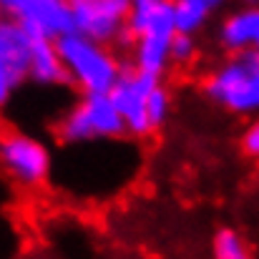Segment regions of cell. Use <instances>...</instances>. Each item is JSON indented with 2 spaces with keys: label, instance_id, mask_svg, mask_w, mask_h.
<instances>
[{
  "label": "cell",
  "instance_id": "obj_14",
  "mask_svg": "<svg viewBox=\"0 0 259 259\" xmlns=\"http://www.w3.org/2000/svg\"><path fill=\"white\" fill-rule=\"evenodd\" d=\"M171 111H174V96H171V88L164 86V81H159L156 88L151 91L149 96V106H146V121H149V131L156 134L161 131L169 118H171Z\"/></svg>",
  "mask_w": 259,
  "mask_h": 259
},
{
  "label": "cell",
  "instance_id": "obj_9",
  "mask_svg": "<svg viewBox=\"0 0 259 259\" xmlns=\"http://www.w3.org/2000/svg\"><path fill=\"white\" fill-rule=\"evenodd\" d=\"M217 43L227 56H239L259 48V8H234L219 20Z\"/></svg>",
  "mask_w": 259,
  "mask_h": 259
},
{
  "label": "cell",
  "instance_id": "obj_12",
  "mask_svg": "<svg viewBox=\"0 0 259 259\" xmlns=\"http://www.w3.org/2000/svg\"><path fill=\"white\" fill-rule=\"evenodd\" d=\"M229 3L232 0H171L176 33L196 38L211 23V18L219 10H224Z\"/></svg>",
  "mask_w": 259,
  "mask_h": 259
},
{
  "label": "cell",
  "instance_id": "obj_5",
  "mask_svg": "<svg viewBox=\"0 0 259 259\" xmlns=\"http://www.w3.org/2000/svg\"><path fill=\"white\" fill-rule=\"evenodd\" d=\"M0 171L20 189H40L51 181L53 151L48 144L20 128L0 131Z\"/></svg>",
  "mask_w": 259,
  "mask_h": 259
},
{
  "label": "cell",
  "instance_id": "obj_10",
  "mask_svg": "<svg viewBox=\"0 0 259 259\" xmlns=\"http://www.w3.org/2000/svg\"><path fill=\"white\" fill-rule=\"evenodd\" d=\"M25 81L35 83L40 88H61L68 86L58 48L53 38L33 35L30 43V56H28V68H25Z\"/></svg>",
  "mask_w": 259,
  "mask_h": 259
},
{
  "label": "cell",
  "instance_id": "obj_4",
  "mask_svg": "<svg viewBox=\"0 0 259 259\" xmlns=\"http://www.w3.org/2000/svg\"><path fill=\"white\" fill-rule=\"evenodd\" d=\"M56 134L68 146H88L118 141L126 136V128L108 93H81L61 113Z\"/></svg>",
  "mask_w": 259,
  "mask_h": 259
},
{
  "label": "cell",
  "instance_id": "obj_6",
  "mask_svg": "<svg viewBox=\"0 0 259 259\" xmlns=\"http://www.w3.org/2000/svg\"><path fill=\"white\" fill-rule=\"evenodd\" d=\"M66 8L73 33L106 46L123 40L131 0H66Z\"/></svg>",
  "mask_w": 259,
  "mask_h": 259
},
{
  "label": "cell",
  "instance_id": "obj_3",
  "mask_svg": "<svg viewBox=\"0 0 259 259\" xmlns=\"http://www.w3.org/2000/svg\"><path fill=\"white\" fill-rule=\"evenodd\" d=\"M56 48L68 86H73L78 93H108L123 68L113 46L91 40L73 30L56 38Z\"/></svg>",
  "mask_w": 259,
  "mask_h": 259
},
{
  "label": "cell",
  "instance_id": "obj_13",
  "mask_svg": "<svg viewBox=\"0 0 259 259\" xmlns=\"http://www.w3.org/2000/svg\"><path fill=\"white\" fill-rule=\"evenodd\" d=\"M214 259H254L249 242L232 227H222L211 242Z\"/></svg>",
  "mask_w": 259,
  "mask_h": 259
},
{
  "label": "cell",
  "instance_id": "obj_15",
  "mask_svg": "<svg viewBox=\"0 0 259 259\" xmlns=\"http://www.w3.org/2000/svg\"><path fill=\"white\" fill-rule=\"evenodd\" d=\"M194 58H196V38L176 33L171 38V48H169V63L179 66V68H186V66L194 63Z\"/></svg>",
  "mask_w": 259,
  "mask_h": 259
},
{
  "label": "cell",
  "instance_id": "obj_17",
  "mask_svg": "<svg viewBox=\"0 0 259 259\" xmlns=\"http://www.w3.org/2000/svg\"><path fill=\"white\" fill-rule=\"evenodd\" d=\"M18 88H20V83L5 71V66L0 63V111L13 101V96L18 93Z\"/></svg>",
  "mask_w": 259,
  "mask_h": 259
},
{
  "label": "cell",
  "instance_id": "obj_16",
  "mask_svg": "<svg viewBox=\"0 0 259 259\" xmlns=\"http://www.w3.org/2000/svg\"><path fill=\"white\" fill-rule=\"evenodd\" d=\"M239 151L247 156V159H257L259 156V126L252 121L244 126L242 136H239Z\"/></svg>",
  "mask_w": 259,
  "mask_h": 259
},
{
  "label": "cell",
  "instance_id": "obj_18",
  "mask_svg": "<svg viewBox=\"0 0 259 259\" xmlns=\"http://www.w3.org/2000/svg\"><path fill=\"white\" fill-rule=\"evenodd\" d=\"M239 5H244V8H259V0H239Z\"/></svg>",
  "mask_w": 259,
  "mask_h": 259
},
{
  "label": "cell",
  "instance_id": "obj_11",
  "mask_svg": "<svg viewBox=\"0 0 259 259\" xmlns=\"http://www.w3.org/2000/svg\"><path fill=\"white\" fill-rule=\"evenodd\" d=\"M30 43H33V35L25 28H20L18 23H13V20L0 15V63L5 66V71L20 86L25 83Z\"/></svg>",
  "mask_w": 259,
  "mask_h": 259
},
{
  "label": "cell",
  "instance_id": "obj_8",
  "mask_svg": "<svg viewBox=\"0 0 259 259\" xmlns=\"http://www.w3.org/2000/svg\"><path fill=\"white\" fill-rule=\"evenodd\" d=\"M0 15L25 28L30 35L56 40L71 33L66 0H0Z\"/></svg>",
  "mask_w": 259,
  "mask_h": 259
},
{
  "label": "cell",
  "instance_id": "obj_7",
  "mask_svg": "<svg viewBox=\"0 0 259 259\" xmlns=\"http://www.w3.org/2000/svg\"><path fill=\"white\" fill-rule=\"evenodd\" d=\"M161 78H154L134 66H123L113 88L108 91L118 116H121V123L126 128V136H134V139H146L151 136L149 131V121H146V106H149V96L151 91L156 88Z\"/></svg>",
  "mask_w": 259,
  "mask_h": 259
},
{
  "label": "cell",
  "instance_id": "obj_1",
  "mask_svg": "<svg viewBox=\"0 0 259 259\" xmlns=\"http://www.w3.org/2000/svg\"><path fill=\"white\" fill-rule=\"evenodd\" d=\"M174 35L176 25L171 0H131L123 30V43L131 48L128 66L154 78H164L171 68L169 48Z\"/></svg>",
  "mask_w": 259,
  "mask_h": 259
},
{
  "label": "cell",
  "instance_id": "obj_2",
  "mask_svg": "<svg viewBox=\"0 0 259 259\" xmlns=\"http://www.w3.org/2000/svg\"><path fill=\"white\" fill-rule=\"evenodd\" d=\"M204 98L224 113L252 118L259 111V51L227 56L217 63L204 83Z\"/></svg>",
  "mask_w": 259,
  "mask_h": 259
}]
</instances>
